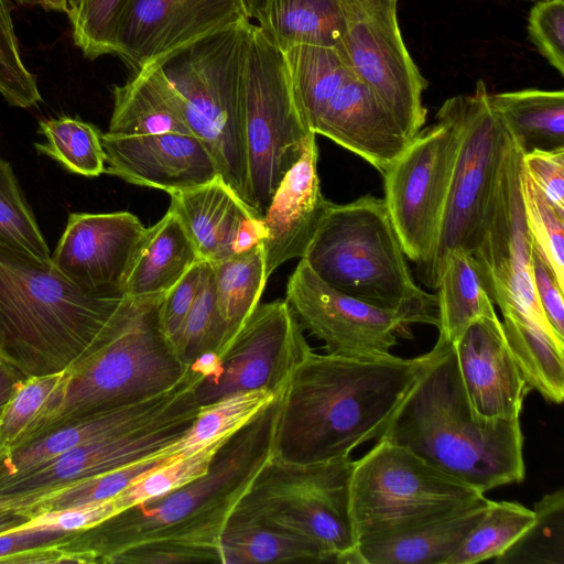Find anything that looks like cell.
I'll return each mask as SVG.
<instances>
[{
  "instance_id": "1",
  "label": "cell",
  "mask_w": 564,
  "mask_h": 564,
  "mask_svg": "<svg viewBox=\"0 0 564 564\" xmlns=\"http://www.w3.org/2000/svg\"><path fill=\"white\" fill-rule=\"evenodd\" d=\"M281 397L220 443L204 475L75 532L59 544L89 552L97 563L223 564V530L273 454Z\"/></svg>"
},
{
  "instance_id": "2",
  "label": "cell",
  "mask_w": 564,
  "mask_h": 564,
  "mask_svg": "<svg viewBox=\"0 0 564 564\" xmlns=\"http://www.w3.org/2000/svg\"><path fill=\"white\" fill-rule=\"evenodd\" d=\"M431 358L432 350L415 358L312 350L282 392L273 456L318 463L378 440Z\"/></svg>"
},
{
  "instance_id": "3",
  "label": "cell",
  "mask_w": 564,
  "mask_h": 564,
  "mask_svg": "<svg viewBox=\"0 0 564 564\" xmlns=\"http://www.w3.org/2000/svg\"><path fill=\"white\" fill-rule=\"evenodd\" d=\"M378 440L406 448L482 494L524 479L520 419H489L475 411L454 347L441 337Z\"/></svg>"
},
{
  "instance_id": "4",
  "label": "cell",
  "mask_w": 564,
  "mask_h": 564,
  "mask_svg": "<svg viewBox=\"0 0 564 564\" xmlns=\"http://www.w3.org/2000/svg\"><path fill=\"white\" fill-rule=\"evenodd\" d=\"M129 302L87 294L52 261L0 242V354L24 377L78 364Z\"/></svg>"
},
{
  "instance_id": "5",
  "label": "cell",
  "mask_w": 564,
  "mask_h": 564,
  "mask_svg": "<svg viewBox=\"0 0 564 564\" xmlns=\"http://www.w3.org/2000/svg\"><path fill=\"white\" fill-rule=\"evenodd\" d=\"M302 259L351 297L438 326L436 295L415 284L383 198L332 203Z\"/></svg>"
},
{
  "instance_id": "6",
  "label": "cell",
  "mask_w": 564,
  "mask_h": 564,
  "mask_svg": "<svg viewBox=\"0 0 564 564\" xmlns=\"http://www.w3.org/2000/svg\"><path fill=\"white\" fill-rule=\"evenodd\" d=\"M252 24L243 17L156 62L183 101L192 134L247 205L245 64Z\"/></svg>"
},
{
  "instance_id": "7",
  "label": "cell",
  "mask_w": 564,
  "mask_h": 564,
  "mask_svg": "<svg viewBox=\"0 0 564 564\" xmlns=\"http://www.w3.org/2000/svg\"><path fill=\"white\" fill-rule=\"evenodd\" d=\"M163 295L131 297L97 346L67 370L63 400L34 437L74 419L159 395L184 380L188 367L160 326Z\"/></svg>"
},
{
  "instance_id": "8",
  "label": "cell",
  "mask_w": 564,
  "mask_h": 564,
  "mask_svg": "<svg viewBox=\"0 0 564 564\" xmlns=\"http://www.w3.org/2000/svg\"><path fill=\"white\" fill-rule=\"evenodd\" d=\"M349 456L300 464L272 456L231 512L305 536L337 563L358 564L350 516Z\"/></svg>"
},
{
  "instance_id": "9",
  "label": "cell",
  "mask_w": 564,
  "mask_h": 564,
  "mask_svg": "<svg viewBox=\"0 0 564 564\" xmlns=\"http://www.w3.org/2000/svg\"><path fill=\"white\" fill-rule=\"evenodd\" d=\"M313 134L295 100L282 51L253 23L245 64V139L248 205L261 218Z\"/></svg>"
},
{
  "instance_id": "10",
  "label": "cell",
  "mask_w": 564,
  "mask_h": 564,
  "mask_svg": "<svg viewBox=\"0 0 564 564\" xmlns=\"http://www.w3.org/2000/svg\"><path fill=\"white\" fill-rule=\"evenodd\" d=\"M482 80L469 95H458L462 139L434 250L416 269L419 280L435 290L449 253H474L495 193L509 132L491 108Z\"/></svg>"
},
{
  "instance_id": "11",
  "label": "cell",
  "mask_w": 564,
  "mask_h": 564,
  "mask_svg": "<svg viewBox=\"0 0 564 564\" xmlns=\"http://www.w3.org/2000/svg\"><path fill=\"white\" fill-rule=\"evenodd\" d=\"M485 494L386 440L355 460L350 516L360 538L409 525Z\"/></svg>"
},
{
  "instance_id": "12",
  "label": "cell",
  "mask_w": 564,
  "mask_h": 564,
  "mask_svg": "<svg viewBox=\"0 0 564 564\" xmlns=\"http://www.w3.org/2000/svg\"><path fill=\"white\" fill-rule=\"evenodd\" d=\"M462 139L458 96L444 101L436 122L422 129L382 174L384 204L406 258L430 259Z\"/></svg>"
},
{
  "instance_id": "13",
  "label": "cell",
  "mask_w": 564,
  "mask_h": 564,
  "mask_svg": "<svg viewBox=\"0 0 564 564\" xmlns=\"http://www.w3.org/2000/svg\"><path fill=\"white\" fill-rule=\"evenodd\" d=\"M303 330L285 299L259 304L218 356L205 355L189 366L199 372V406L241 391L282 393L312 351Z\"/></svg>"
},
{
  "instance_id": "14",
  "label": "cell",
  "mask_w": 564,
  "mask_h": 564,
  "mask_svg": "<svg viewBox=\"0 0 564 564\" xmlns=\"http://www.w3.org/2000/svg\"><path fill=\"white\" fill-rule=\"evenodd\" d=\"M398 0H343L345 32L338 52L412 140L426 121L425 78L402 40Z\"/></svg>"
},
{
  "instance_id": "15",
  "label": "cell",
  "mask_w": 564,
  "mask_h": 564,
  "mask_svg": "<svg viewBox=\"0 0 564 564\" xmlns=\"http://www.w3.org/2000/svg\"><path fill=\"white\" fill-rule=\"evenodd\" d=\"M522 154L509 132L488 217L473 257L486 292L502 314L524 315L557 335L540 307L533 286L534 242L521 195Z\"/></svg>"
},
{
  "instance_id": "16",
  "label": "cell",
  "mask_w": 564,
  "mask_h": 564,
  "mask_svg": "<svg viewBox=\"0 0 564 564\" xmlns=\"http://www.w3.org/2000/svg\"><path fill=\"white\" fill-rule=\"evenodd\" d=\"M285 301L304 329L324 343L326 354L377 357L398 338H412L403 314L351 297L325 283L304 259L290 275Z\"/></svg>"
},
{
  "instance_id": "17",
  "label": "cell",
  "mask_w": 564,
  "mask_h": 564,
  "mask_svg": "<svg viewBox=\"0 0 564 564\" xmlns=\"http://www.w3.org/2000/svg\"><path fill=\"white\" fill-rule=\"evenodd\" d=\"M148 228L129 212L72 213L51 256L53 265L83 292L126 296V285Z\"/></svg>"
},
{
  "instance_id": "18",
  "label": "cell",
  "mask_w": 564,
  "mask_h": 564,
  "mask_svg": "<svg viewBox=\"0 0 564 564\" xmlns=\"http://www.w3.org/2000/svg\"><path fill=\"white\" fill-rule=\"evenodd\" d=\"M199 373L191 368L173 389L137 403L90 413L32 438L11 451L0 453V481L15 477L74 447L198 412L195 397Z\"/></svg>"
},
{
  "instance_id": "19",
  "label": "cell",
  "mask_w": 564,
  "mask_h": 564,
  "mask_svg": "<svg viewBox=\"0 0 564 564\" xmlns=\"http://www.w3.org/2000/svg\"><path fill=\"white\" fill-rule=\"evenodd\" d=\"M243 17L239 0H129L113 55L135 72Z\"/></svg>"
},
{
  "instance_id": "20",
  "label": "cell",
  "mask_w": 564,
  "mask_h": 564,
  "mask_svg": "<svg viewBox=\"0 0 564 564\" xmlns=\"http://www.w3.org/2000/svg\"><path fill=\"white\" fill-rule=\"evenodd\" d=\"M198 412L74 447L0 481V495L22 498L25 507L46 491L165 454L186 434Z\"/></svg>"
},
{
  "instance_id": "21",
  "label": "cell",
  "mask_w": 564,
  "mask_h": 564,
  "mask_svg": "<svg viewBox=\"0 0 564 564\" xmlns=\"http://www.w3.org/2000/svg\"><path fill=\"white\" fill-rule=\"evenodd\" d=\"M105 173L166 192L188 189L219 175L206 145L191 134L122 137L101 133Z\"/></svg>"
},
{
  "instance_id": "22",
  "label": "cell",
  "mask_w": 564,
  "mask_h": 564,
  "mask_svg": "<svg viewBox=\"0 0 564 564\" xmlns=\"http://www.w3.org/2000/svg\"><path fill=\"white\" fill-rule=\"evenodd\" d=\"M459 375L475 411L518 420L531 390L507 344L495 308L474 319L453 344Z\"/></svg>"
},
{
  "instance_id": "23",
  "label": "cell",
  "mask_w": 564,
  "mask_h": 564,
  "mask_svg": "<svg viewBox=\"0 0 564 564\" xmlns=\"http://www.w3.org/2000/svg\"><path fill=\"white\" fill-rule=\"evenodd\" d=\"M169 195L170 208L180 217L202 260L216 263L262 243V218L220 175Z\"/></svg>"
},
{
  "instance_id": "24",
  "label": "cell",
  "mask_w": 564,
  "mask_h": 564,
  "mask_svg": "<svg viewBox=\"0 0 564 564\" xmlns=\"http://www.w3.org/2000/svg\"><path fill=\"white\" fill-rule=\"evenodd\" d=\"M318 147L313 134L301 159L278 186L263 217L265 275L284 262L302 259L332 202L321 191Z\"/></svg>"
},
{
  "instance_id": "25",
  "label": "cell",
  "mask_w": 564,
  "mask_h": 564,
  "mask_svg": "<svg viewBox=\"0 0 564 564\" xmlns=\"http://www.w3.org/2000/svg\"><path fill=\"white\" fill-rule=\"evenodd\" d=\"M314 132L360 156L381 174L411 141L373 93L355 76L329 101Z\"/></svg>"
},
{
  "instance_id": "26",
  "label": "cell",
  "mask_w": 564,
  "mask_h": 564,
  "mask_svg": "<svg viewBox=\"0 0 564 564\" xmlns=\"http://www.w3.org/2000/svg\"><path fill=\"white\" fill-rule=\"evenodd\" d=\"M490 500L480 498L357 541L358 564H447L486 513Z\"/></svg>"
},
{
  "instance_id": "27",
  "label": "cell",
  "mask_w": 564,
  "mask_h": 564,
  "mask_svg": "<svg viewBox=\"0 0 564 564\" xmlns=\"http://www.w3.org/2000/svg\"><path fill=\"white\" fill-rule=\"evenodd\" d=\"M192 134L183 101L156 63L134 72L113 88V109L107 133L134 137L160 133Z\"/></svg>"
},
{
  "instance_id": "28",
  "label": "cell",
  "mask_w": 564,
  "mask_h": 564,
  "mask_svg": "<svg viewBox=\"0 0 564 564\" xmlns=\"http://www.w3.org/2000/svg\"><path fill=\"white\" fill-rule=\"evenodd\" d=\"M199 260L180 217L171 208L152 227L134 260L126 285L133 299L165 294Z\"/></svg>"
},
{
  "instance_id": "29",
  "label": "cell",
  "mask_w": 564,
  "mask_h": 564,
  "mask_svg": "<svg viewBox=\"0 0 564 564\" xmlns=\"http://www.w3.org/2000/svg\"><path fill=\"white\" fill-rule=\"evenodd\" d=\"M223 564L337 563L314 541L231 512L220 536Z\"/></svg>"
},
{
  "instance_id": "30",
  "label": "cell",
  "mask_w": 564,
  "mask_h": 564,
  "mask_svg": "<svg viewBox=\"0 0 564 564\" xmlns=\"http://www.w3.org/2000/svg\"><path fill=\"white\" fill-rule=\"evenodd\" d=\"M257 22L282 52L295 45L338 50L346 28L343 0H264Z\"/></svg>"
},
{
  "instance_id": "31",
  "label": "cell",
  "mask_w": 564,
  "mask_h": 564,
  "mask_svg": "<svg viewBox=\"0 0 564 564\" xmlns=\"http://www.w3.org/2000/svg\"><path fill=\"white\" fill-rule=\"evenodd\" d=\"M488 100L523 153L564 148V91L522 89Z\"/></svg>"
},
{
  "instance_id": "32",
  "label": "cell",
  "mask_w": 564,
  "mask_h": 564,
  "mask_svg": "<svg viewBox=\"0 0 564 564\" xmlns=\"http://www.w3.org/2000/svg\"><path fill=\"white\" fill-rule=\"evenodd\" d=\"M502 315L507 344L527 384L545 400L561 404L564 399V340L524 315Z\"/></svg>"
},
{
  "instance_id": "33",
  "label": "cell",
  "mask_w": 564,
  "mask_h": 564,
  "mask_svg": "<svg viewBox=\"0 0 564 564\" xmlns=\"http://www.w3.org/2000/svg\"><path fill=\"white\" fill-rule=\"evenodd\" d=\"M282 53L297 106L314 132L329 101L355 75L335 47L295 45Z\"/></svg>"
},
{
  "instance_id": "34",
  "label": "cell",
  "mask_w": 564,
  "mask_h": 564,
  "mask_svg": "<svg viewBox=\"0 0 564 564\" xmlns=\"http://www.w3.org/2000/svg\"><path fill=\"white\" fill-rule=\"evenodd\" d=\"M438 337L454 344L477 317L495 308L471 253L448 254L437 286Z\"/></svg>"
},
{
  "instance_id": "35",
  "label": "cell",
  "mask_w": 564,
  "mask_h": 564,
  "mask_svg": "<svg viewBox=\"0 0 564 564\" xmlns=\"http://www.w3.org/2000/svg\"><path fill=\"white\" fill-rule=\"evenodd\" d=\"M68 372L22 378L0 415V453L31 441L59 406Z\"/></svg>"
},
{
  "instance_id": "36",
  "label": "cell",
  "mask_w": 564,
  "mask_h": 564,
  "mask_svg": "<svg viewBox=\"0 0 564 564\" xmlns=\"http://www.w3.org/2000/svg\"><path fill=\"white\" fill-rule=\"evenodd\" d=\"M212 264L217 307L231 340L259 305L268 281L262 243Z\"/></svg>"
},
{
  "instance_id": "37",
  "label": "cell",
  "mask_w": 564,
  "mask_h": 564,
  "mask_svg": "<svg viewBox=\"0 0 564 564\" xmlns=\"http://www.w3.org/2000/svg\"><path fill=\"white\" fill-rule=\"evenodd\" d=\"M280 394L267 390L241 391L200 408L186 434L167 453L185 456L226 440Z\"/></svg>"
},
{
  "instance_id": "38",
  "label": "cell",
  "mask_w": 564,
  "mask_h": 564,
  "mask_svg": "<svg viewBox=\"0 0 564 564\" xmlns=\"http://www.w3.org/2000/svg\"><path fill=\"white\" fill-rule=\"evenodd\" d=\"M37 132L46 142L34 143L35 150L70 173L89 177L105 173L101 132L94 124L64 116L40 120Z\"/></svg>"
},
{
  "instance_id": "39",
  "label": "cell",
  "mask_w": 564,
  "mask_h": 564,
  "mask_svg": "<svg viewBox=\"0 0 564 564\" xmlns=\"http://www.w3.org/2000/svg\"><path fill=\"white\" fill-rule=\"evenodd\" d=\"M182 455L161 454L134 464L46 491L29 500L24 509L34 517L86 503L112 499L152 470Z\"/></svg>"
},
{
  "instance_id": "40",
  "label": "cell",
  "mask_w": 564,
  "mask_h": 564,
  "mask_svg": "<svg viewBox=\"0 0 564 564\" xmlns=\"http://www.w3.org/2000/svg\"><path fill=\"white\" fill-rule=\"evenodd\" d=\"M534 512L518 502L492 501L447 564H474L502 555L532 524Z\"/></svg>"
},
{
  "instance_id": "41",
  "label": "cell",
  "mask_w": 564,
  "mask_h": 564,
  "mask_svg": "<svg viewBox=\"0 0 564 564\" xmlns=\"http://www.w3.org/2000/svg\"><path fill=\"white\" fill-rule=\"evenodd\" d=\"M229 343L216 303L213 264L206 261L198 295L171 345L178 359L189 368L205 355L218 356Z\"/></svg>"
},
{
  "instance_id": "42",
  "label": "cell",
  "mask_w": 564,
  "mask_h": 564,
  "mask_svg": "<svg viewBox=\"0 0 564 564\" xmlns=\"http://www.w3.org/2000/svg\"><path fill=\"white\" fill-rule=\"evenodd\" d=\"M534 521L496 563L564 564V490L544 495L534 508Z\"/></svg>"
},
{
  "instance_id": "43",
  "label": "cell",
  "mask_w": 564,
  "mask_h": 564,
  "mask_svg": "<svg viewBox=\"0 0 564 564\" xmlns=\"http://www.w3.org/2000/svg\"><path fill=\"white\" fill-rule=\"evenodd\" d=\"M0 242L52 261L50 248L26 203L11 164L0 158Z\"/></svg>"
},
{
  "instance_id": "44",
  "label": "cell",
  "mask_w": 564,
  "mask_h": 564,
  "mask_svg": "<svg viewBox=\"0 0 564 564\" xmlns=\"http://www.w3.org/2000/svg\"><path fill=\"white\" fill-rule=\"evenodd\" d=\"M521 195L529 232L556 282L564 290V215L521 171Z\"/></svg>"
},
{
  "instance_id": "45",
  "label": "cell",
  "mask_w": 564,
  "mask_h": 564,
  "mask_svg": "<svg viewBox=\"0 0 564 564\" xmlns=\"http://www.w3.org/2000/svg\"><path fill=\"white\" fill-rule=\"evenodd\" d=\"M221 442L205 446L188 455L178 456L167 465L152 470L133 482L113 498L117 512L164 496L204 475Z\"/></svg>"
},
{
  "instance_id": "46",
  "label": "cell",
  "mask_w": 564,
  "mask_h": 564,
  "mask_svg": "<svg viewBox=\"0 0 564 564\" xmlns=\"http://www.w3.org/2000/svg\"><path fill=\"white\" fill-rule=\"evenodd\" d=\"M129 0H70L67 15L72 37L84 56L94 61L113 55L115 33Z\"/></svg>"
},
{
  "instance_id": "47",
  "label": "cell",
  "mask_w": 564,
  "mask_h": 564,
  "mask_svg": "<svg viewBox=\"0 0 564 564\" xmlns=\"http://www.w3.org/2000/svg\"><path fill=\"white\" fill-rule=\"evenodd\" d=\"M11 0H0V94L13 107L42 102L36 76L23 64L11 17Z\"/></svg>"
},
{
  "instance_id": "48",
  "label": "cell",
  "mask_w": 564,
  "mask_h": 564,
  "mask_svg": "<svg viewBox=\"0 0 564 564\" xmlns=\"http://www.w3.org/2000/svg\"><path fill=\"white\" fill-rule=\"evenodd\" d=\"M528 33L540 54L564 75V0L535 2L529 14Z\"/></svg>"
},
{
  "instance_id": "49",
  "label": "cell",
  "mask_w": 564,
  "mask_h": 564,
  "mask_svg": "<svg viewBox=\"0 0 564 564\" xmlns=\"http://www.w3.org/2000/svg\"><path fill=\"white\" fill-rule=\"evenodd\" d=\"M206 260L196 262L162 297L160 326L172 344L202 286Z\"/></svg>"
},
{
  "instance_id": "50",
  "label": "cell",
  "mask_w": 564,
  "mask_h": 564,
  "mask_svg": "<svg viewBox=\"0 0 564 564\" xmlns=\"http://www.w3.org/2000/svg\"><path fill=\"white\" fill-rule=\"evenodd\" d=\"M522 167L549 202L564 215V148L523 153Z\"/></svg>"
},
{
  "instance_id": "51",
  "label": "cell",
  "mask_w": 564,
  "mask_h": 564,
  "mask_svg": "<svg viewBox=\"0 0 564 564\" xmlns=\"http://www.w3.org/2000/svg\"><path fill=\"white\" fill-rule=\"evenodd\" d=\"M117 513L113 498L39 513L22 527L48 528L78 532L91 528Z\"/></svg>"
},
{
  "instance_id": "52",
  "label": "cell",
  "mask_w": 564,
  "mask_h": 564,
  "mask_svg": "<svg viewBox=\"0 0 564 564\" xmlns=\"http://www.w3.org/2000/svg\"><path fill=\"white\" fill-rule=\"evenodd\" d=\"M532 279L540 307L557 336L564 339V290L556 282L535 245L532 254Z\"/></svg>"
},
{
  "instance_id": "53",
  "label": "cell",
  "mask_w": 564,
  "mask_h": 564,
  "mask_svg": "<svg viewBox=\"0 0 564 564\" xmlns=\"http://www.w3.org/2000/svg\"><path fill=\"white\" fill-rule=\"evenodd\" d=\"M74 533L37 527H18L0 533V563L20 552L64 541Z\"/></svg>"
},
{
  "instance_id": "54",
  "label": "cell",
  "mask_w": 564,
  "mask_h": 564,
  "mask_svg": "<svg viewBox=\"0 0 564 564\" xmlns=\"http://www.w3.org/2000/svg\"><path fill=\"white\" fill-rule=\"evenodd\" d=\"M84 563L96 564V557L89 552L74 551L52 543L20 552L6 558L2 564H56Z\"/></svg>"
},
{
  "instance_id": "55",
  "label": "cell",
  "mask_w": 564,
  "mask_h": 564,
  "mask_svg": "<svg viewBox=\"0 0 564 564\" xmlns=\"http://www.w3.org/2000/svg\"><path fill=\"white\" fill-rule=\"evenodd\" d=\"M24 376L0 354V415Z\"/></svg>"
},
{
  "instance_id": "56",
  "label": "cell",
  "mask_w": 564,
  "mask_h": 564,
  "mask_svg": "<svg viewBox=\"0 0 564 564\" xmlns=\"http://www.w3.org/2000/svg\"><path fill=\"white\" fill-rule=\"evenodd\" d=\"M32 516L24 508L11 507L0 509V533L22 527Z\"/></svg>"
},
{
  "instance_id": "57",
  "label": "cell",
  "mask_w": 564,
  "mask_h": 564,
  "mask_svg": "<svg viewBox=\"0 0 564 564\" xmlns=\"http://www.w3.org/2000/svg\"><path fill=\"white\" fill-rule=\"evenodd\" d=\"M264 0H239L243 14L250 21L259 18Z\"/></svg>"
},
{
  "instance_id": "58",
  "label": "cell",
  "mask_w": 564,
  "mask_h": 564,
  "mask_svg": "<svg viewBox=\"0 0 564 564\" xmlns=\"http://www.w3.org/2000/svg\"><path fill=\"white\" fill-rule=\"evenodd\" d=\"M68 0H45V10L67 12Z\"/></svg>"
},
{
  "instance_id": "59",
  "label": "cell",
  "mask_w": 564,
  "mask_h": 564,
  "mask_svg": "<svg viewBox=\"0 0 564 564\" xmlns=\"http://www.w3.org/2000/svg\"><path fill=\"white\" fill-rule=\"evenodd\" d=\"M22 499L0 495V509L18 507L21 508Z\"/></svg>"
},
{
  "instance_id": "60",
  "label": "cell",
  "mask_w": 564,
  "mask_h": 564,
  "mask_svg": "<svg viewBox=\"0 0 564 564\" xmlns=\"http://www.w3.org/2000/svg\"><path fill=\"white\" fill-rule=\"evenodd\" d=\"M23 6H40L45 9V0H17Z\"/></svg>"
},
{
  "instance_id": "61",
  "label": "cell",
  "mask_w": 564,
  "mask_h": 564,
  "mask_svg": "<svg viewBox=\"0 0 564 564\" xmlns=\"http://www.w3.org/2000/svg\"><path fill=\"white\" fill-rule=\"evenodd\" d=\"M529 1L540 2V1H550V0H529Z\"/></svg>"
},
{
  "instance_id": "62",
  "label": "cell",
  "mask_w": 564,
  "mask_h": 564,
  "mask_svg": "<svg viewBox=\"0 0 564 564\" xmlns=\"http://www.w3.org/2000/svg\"><path fill=\"white\" fill-rule=\"evenodd\" d=\"M0 351H1V335H0Z\"/></svg>"
}]
</instances>
